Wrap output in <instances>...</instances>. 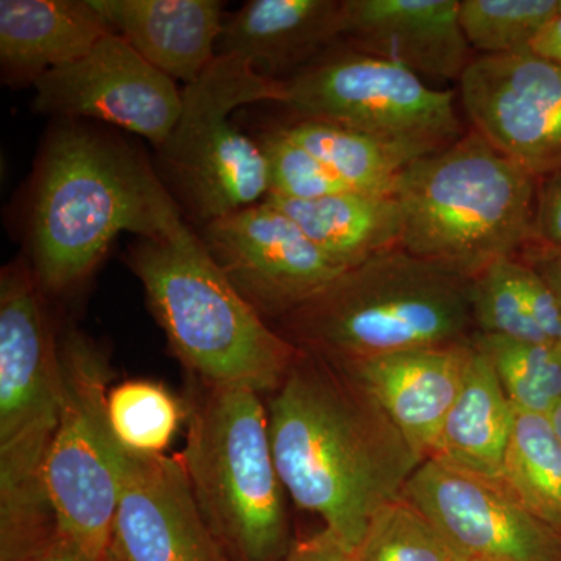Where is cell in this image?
Here are the masks:
<instances>
[{"instance_id":"cell-1","label":"cell","mask_w":561,"mask_h":561,"mask_svg":"<svg viewBox=\"0 0 561 561\" xmlns=\"http://www.w3.org/2000/svg\"><path fill=\"white\" fill-rule=\"evenodd\" d=\"M267 419L286 493L353 552L426 460L359 383L312 351L298 348Z\"/></svg>"},{"instance_id":"cell-2","label":"cell","mask_w":561,"mask_h":561,"mask_svg":"<svg viewBox=\"0 0 561 561\" xmlns=\"http://www.w3.org/2000/svg\"><path fill=\"white\" fill-rule=\"evenodd\" d=\"M186 227L179 203L130 147L80 127L44 151L33 197V262L41 289L80 286L121 232L165 239Z\"/></svg>"},{"instance_id":"cell-3","label":"cell","mask_w":561,"mask_h":561,"mask_svg":"<svg viewBox=\"0 0 561 561\" xmlns=\"http://www.w3.org/2000/svg\"><path fill=\"white\" fill-rule=\"evenodd\" d=\"M61 405L60 345L35 272L0 275V561H22L60 534L46 463Z\"/></svg>"},{"instance_id":"cell-4","label":"cell","mask_w":561,"mask_h":561,"mask_svg":"<svg viewBox=\"0 0 561 561\" xmlns=\"http://www.w3.org/2000/svg\"><path fill=\"white\" fill-rule=\"evenodd\" d=\"M540 180L479 133L419 158L394 187L402 250L472 279L534 243Z\"/></svg>"},{"instance_id":"cell-5","label":"cell","mask_w":561,"mask_h":561,"mask_svg":"<svg viewBox=\"0 0 561 561\" xmlns=\"http://www.w3.org/2000/svg\"><path fill=\"white\" fill-rule=\"evenodd\" d=\"M154 319L197 381L272 394L298 348L245 301L202 238L184 227L165 239H140L128 253Z\"/></svg>"},{"instance_id":"cell-6","label":"cell","mask_w":561,"mask_h":561,"mask_svg":"<svg viewBox=\"0 0 561 561\" xmlns=\"http://www.w3.org/2000/svg\"><path fill=\"white\" fill-rule=\"evenodd\" d=\"M280 320L287 341L334 360L460 345L474 334L471 279L398 247L343 272Z\"/></svg>"},{"instance_id":"cell-7","label":"cell","mask_w":561,"mask_h":561,"mask_svg":"<svg viewBox=\"0 0 561 561\" xmlns=\"http://www.w3.org/2000/svg\"><path fill=\"white\" fill-rule=\"evenodd\" d=\"M186 421L180 457L214 537L234 561L286 559L294 546L287 493L276 470L262 394L201 382Z\"/></svg>"},{"instance_id":"cell-8","label":"cell","mask_w":561,"mask_h":561,"mask_svg":"<svg viewBox=\"0 0 561 561\" xmlns=\"http://www.w3.org/2000/svg\"><path fill=\"white\" fill-rule=\"evenodd\" d=\"M260 102L284 105V81L261 76L231 55H217L181 90L179 122L160 149L161 162L173 190L202 224L257 205L271 192L260 142L231 122L232 111Z\"/></svg>"},{"instance_id":"cell-9","label":"cell","mask_w":561,"mask_h":561,"mask_svg":"<svg viewBox=\"0 0 561 561\" xmlns=\"http://www.w3.org/2000/svg\"><path fill=\"white\" fill-rule=\"evenodd\" d=\"M60 359V419L47 456V493L61 534L102 560L131 453L111 427L105 354L81 332L70 331Z\"/></svg>"},{"instance_id":"cell-10","label":"cell","mask_w":561,"mask_h":561,"mask_svg":"<svg viewBox=\"0 0 561 561\" xmlns=\"http://www.w3.org/2000/svg\"><path fill=\"white\" fill-rule=\"evenodd\" d=\"M286 87L300 119L331 122L432 153L460 139L451 91L434 90L398 62L354 51L311 62Z\"/></svg>"},{"instance_id":"cell-11","label":"cell","mask_w":561,"mask_h":561,"mask_svg":"<svg viewBox=\"0 0 561 561\" xmlns=\"http://www.w3.org/2000/svg\"><path fill=\"white\" fill-rule=\"evenodd\" d=\"M402 496L460 561H561V531L531 515L497 479L426 459Z\"/></svg>"},{"instance_id":"cell-12","label":"cell","mask_w":561,"mask_h":561,"mask_svg":"<svg viewBox=\"0 0 561 561\" xmlns=\"http://www.w3.org/2000/svg\"><path fill=\"white\" fill-rule=\"evenodd\" d=\"M202 241L264 319H284L346 271L267 202L210 221Z\"/></svg>"},{"instance_id":"cell-13","label":"cell","mask_w":561,"mask_h":561,"mask_svg":"<svg viewBox=\"0 0 561 561\" xmlns=\"http://www.w3.org/2000/svg\"><path fill=\"white\" fill-rule=\"evenodd\" d=\"M474 131L535 179L561 172V65L531 50L481 55L461 73Z\"/></svg>"},{"instance_id":"cell-14","label":"cell","mask_w":561,"mask_h":561,"mask_svg":"<svg viewBox=\"0 0 561 561\" xmlns=\"http://www.w3.org/2000/svg\"><path fill=\"white\" fill-rule=\"evenodd\" d=\"M41 113L91 117L146 138L158 150L181 113L175 80L110 32L83 58L51 69L35 83Z\"/></svg>"},{"instance_id":"cell-15","label":"cell","mask_w":561,"mask_h":561,"mask_svg":"<svg viewBox=\"0 0 561 561\" xmlns=\"http://www.w3.org/2000/svg\"><path fill=\"white\" fill-rule=\"evenodd\" d=\"M116 561H234L203 519L180 456L131 454L111 530Z\"/></svg>"},{"instance_id":"cell-16","label":"cell","mask_w":561,"mask_h":561,"mask_svg":"<svg viewBox=\"0 0 561 561\" xmlns=\"http://www.w3.org/2000/svg\"><path fill=\"white\" fill-rule=\"evenodd\" d=\"M472 342L393 351L360 359H328L378 402L405 440L426 459L470 364ZM327 359V357H324Z\"/></svg>"},{"instance_id":"cell-17","label":"cell","mask_w":561,"mask_h":561,"mask_svg":"<svg viewBox=\"0 0 561 561\" xmlns=\"http://www.w3.org/2000/svg\"><path fill=\"white\" fill-rule=\"evenodd\" d=\"M342 36L419 77L460 80L470 49L460 0H343Z\"/></svg>"},{"instance_id":"cell-18","label":"cell","mask_w":561,"mask_h":561,"mask_svg":"<svg viewBox=\"0 0 561 561\" xmlns=\"http://www.w3.org/2000/svg\"><path fill=\"white\" fill-rule=\"evenodd\" d=\"M106 25L172 80L194 83L217 58L224 2L91 0Z\"/></svg>"},{"instance_id":"cell-19","label":"cell","mask_w":561,"mask_h":561,"mask_svg":"<svg viewBox=\"0 0 561 561\" xmlns=\"http://www.w3.org/2000/svg\"><path fill=\"white\" fill-rule=\"evenodd\" d=\"M339 0H250L225 20L217 55L249 61L276 79L308 68L316 55L342 36Z\"/></svg>"},{"instance_id":"cell-20","label":"cell","mask_w":561,"mask_h":561,"mask_svg":"<svg viewBox=\"0 0 561 561\" xmlns=\"http://www.w3.org/2000/svg\"><path fill=\"white\" fill-rule=\"evenodd\" d=\"M113 32L91 0H2L0 65L10 84H33L80 60Z\"/></svg>"},{"instance_id":"cell-21","label":"cell","mask_w":561,"mask_h":561,"mask_svg":"<svg viewBox=\"0 0 561 561\" xmlns=\"http://www.w3.org/2000/svg\"><path fill=\"white\" fill-rule=\"evenodd\" d=\"M264 202L286 214L346 271L401 243V213L394 195L345 191L313 201L268 195Z\"/></svg>"},{"instance_id":"cell-22","label":"cell","mask_w":561,"mask_h":561,"mask_svg":"<svg viewBox=\"0 0 561 561\" xmlns=\"http://www.w3.org/2000/svg\"><path fill=\"white\" fill-rule=\"evenodd\" d=\"M515 413L493 365L472 345L463 386L432 457L463 471L500 478Z\"/></svg>"},{"instance_id":"cell-23","label":"cell","mask_w":561,"mask_h":561,"mask_svg":"<svg viewBox=\"0 0 561 561\" xmlns=\"http://www.w3.org/2000/svg\"><path fill=\"white\" fill-rule=\"evenodd\" d=\"M350 191L393 195L401 173L424 151L331 122L298 119L280 127Z\"/></svg>"},{"instance_id":"cell-24","label":"cell","mask_w":561,"mask_h":561,"mask_svg":"<svg viewBox=\"0 0 561 561\" xmlns=\"http://www.w3.org/2000/svg\"><path fill=\"white\" fill-rule=\"evenodd\" d=\"M497 481L531 515L561 531V442L548 415L516 411Z\"/></svg>"},{"instance_id":"cell-25","label":"cell","mask_w":561,"mask_h":561,"mask_svg":"<svg viewBox=\"0 0 561 561\" xmlns=\"http://www.w3.org/2000/svg\"><path fill=\"white\" fill-rule=\"evenodd\" d=\"M471 342L493 365L516 411L549 416L561 401V350L479 332Z\"/></svg>"},{"instance_id":"cell-26","label":"cell","mask_w":561,"mask_h":561,"mask_svg":"<svg viewBox=\"0 0 561 561\" xmlns=\"http://www.w3.org/2000/svg\"><path fill=\"white\" fill-rule=\"evenodd\" d=\"M106 404L117 440L138 456H162L187 416L171 391L147 379L111 387Z\"/></svg>"},{"instance_id":"cell-27","label":"cell","mask_w":561,"mask_h":561,"mask_svg":"<svg viewBox=\"0 0 561 561\" xmlns=\"http://www.w3.org/2000/svg\"><path fill=\"white\" fill-rule=\"evenodd\" d=\"M559 11L560 0H461L460 25L482 55L518 54Z\"/></svg>"},{"instance_id":"cell-28","label":"cell","mask_w":561,"mask_h":561,"mask_svg":"<svg viewBox=\"0 0 561 561\" xmlns=\"http://www.w3.org/2000/svg\"><path fill=\"white\" fill-rule=\"evenodd\" d=\"M354 561H460L437 527L401 496L373 516Z\"/></svg>"},{"instance_id":"cell-29","label":"cell","mask_w":561,"mask_h":561,"mask_svg":"<svg viewBox=\"0 0 561 561\" xmlns=\"http://www.w3.org/2000/svg\"><path fill=\"white\" fill-rule=\"evenodd\" d=\"M471 312L479 334L549 345L524 300L518 257L494 262L471 279Z\"/></svg>"},{"instance_id":"cell-30","label":"cell","mask_w":561,"mask_h":561,"mask_svg":"<svg viewBox=\"0 0 561 561\" xmlns=\"http://www.w3.org/2000/svg\"><path fill=\"white\" fill-rule=\"evenodd\" d=\"M257 142L268 164L271 197L313 201L350 191L319 158L289 138L283 128L264 133Z\"/></svg>"},{"instance_id":"cell-31","label":"cell","mask_w":561,"mask_h":561,"mask_svg":"<svg viewBox=\"0 0 561 561\" xmlns=\"http://www.w3.org/2000/svg\"><path fill=\"white\" fill-rule=\"evenodd\" d=\"M519 287L538 330L549 345L561 350V297L551 284L518 256Z\"/></svg>"},{"instance_id":"cell-32","label":"cell","mask_w":561,"mask_h":561,"mask_svg":"<svg viewBox=\"0 0 561 561\" xmlns=\"http://www.w3.org/2000/svg\"><path fill=\"white\" fill-rule=\"evenodd\" d=\"M534 243L561 250V172L538 184Z\"/></svg>"},{"instance_id":"cell-33","label":"cell","mask_w":561,"mask_h":561,"mask_svg":"<svg viewBox=\"0 0 561 561\" xmlns=\"http://www.w3.org/2000/svg\"><path fill=\"white\" fill-rule=\"evenodd\" d=\"M283 561H354V553L331 531L321 529L306 540L294 542Z\"/></svg>"},{"instance_id":"cell-34","label":"cell","mask_w":561,"mask_h":561,"mask_svg":"<svg viewBox=\"0 0 561 561\" xmlns=\"http://www.w3.org/2000/svg\"><path fill=\"white\" fill-rule=\"evenodd\" d=\"M522 260L540 272L553 290L561 297V250L530 243L522 253Z\"/></svg>"},{"instance_id":"cell-35","label":"cell","mask_w":561,"mask_h":561,"mask_svg":"<svg viewBox=\"0 0 561 561\" xmlns=\"http://www.w3.org/2000/svg\"><path fill=\"white\" fill-rule=\"evenodd\" d=\"M103 560V559H102ZM95 560L80 545L60 534L50 542H47L39 551L32 553L22 561H102Z\"/></svg>"},{"instance_id":"cell-36","label":"cell","mask_w":561,"mask_h":561,"mask_svg":"<svg viewBox=\"0 0 561 561\" xmlns=\"http://www.w3.org/2000/svg\"><path fill=\"white\" fill-rule=\"evenodd\" d=\"M530 50L538 57L561 65V0L560 11L538 33L531 43Z\"/></svg>"},{"instance_id":"cell-37","label":"cell","mask_w":561,"mask_h":561,"mask_svg":"<svg viewBox=\"0 0 561 561\" xmlns=\"http://www.w3.org/2000/svg\"><path fill=\"white\" fill-rule=\"evenodd\" d=\"M549 420H551L553 431H556L557 437H559L561 442V401L553 408V411L549 413Z\"/></svg>"},{"instance_id":"cell-38","label":"cell","mask_w":561,"mask_h":561,"mask_svg":"<svg viewBox=\"0 0 561 561\" xmlns=\"http://www.w3.org/2000/svg\"><path fill=\"white\" fill-rule=\"evenodd\" d=\"M102 561H116V560H114V557L111 556V552L108 551V553H106V556L103 557Z\"/></svg>"}]
</instances>
